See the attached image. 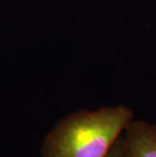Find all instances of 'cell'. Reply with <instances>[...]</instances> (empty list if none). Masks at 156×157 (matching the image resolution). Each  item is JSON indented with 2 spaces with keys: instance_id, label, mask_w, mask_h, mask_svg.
<instances>
[{
  "instance_id": "3",
  "label": "cell",
  "mask_w": 156,
  "mask_h": 157,
  "mask_svg": "<svg viewBox=\"0 0 156 157\" xmlns=\"http://www.w3.org/2000/svg\"><path fill=\"white\" fill-rule=\"evenodd\" d=\"M105 157H128L127 148H126V143L123 134L116 140V142L112 144Z\"/></svg>"
},
{
  "instance_id": "2",
  "label": "cell",
  "mask_w": 156,
  "mask_h": 157,
  "mask_svg": "<svg viewBox=\"0 0 156 157\" xmlns=\"http://www.w3.org/2000/svg\"><path fill=\"white\" fill-rule=\"evenodd\" d=\"M123 136L128 157H156V124L133 119Z\"/></svg>"
},
{
  "instance_id": "1",
  "label": "cell",
  "mask_w": 156,
  "mask_h": 157,
  "mask_svg": "<svg viewBox=\"0 0 156 157\" xmlns=\"http://www.w3.org/2000/svg\"><path fill=\"white\" fill-rule=\"evenodd\" d=\"M133 119V111L123 105L72 113L45 137L41 155L105 157Z\"/></svg>"
}]
</instances>
